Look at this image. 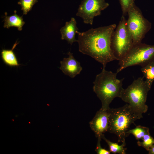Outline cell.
Here are the masks:
<instances>
[{
  "mask_svg": "<svg viewBox=\"0 0 154 154\" xmlns=\"http://www.w3.org/2000/svg\"><path fill=\"white\" fill-rule=\"evenodd\" d=\"M116 27L115 24L92 28L77 33L79 51L89 56L101 64L103 68L113 60H118L111 47L113 33Z\"/></svg>",
  "mask_w": 154,
  "mask_h": 154,
  "instance_id": "obj_1",
  "label": "cell"
},
{
  "mask_svg": "<svg viewBox=\"0 0 154 154\" xmlns=\"http://www.w3.org/2000/svg\"><path fill=\"white\" fill-rule=\"evenodd\" d=\"M117 73H113L103 68L101 72L97 75L93 83L94 92L102 103L101 109L107 110L109 105L114 98H120L124 78L119 79L117 78Z\"/></svg>",
  "mask_w": 154,
  "mask_h": 154,
  "instance_id": "obj_2",
  "label": "cell"
},
{
  "mask_svg": "<svg viewBox=\"0 0 154 154\" xmlns=\"http://www.w3.org/2000/svg\"><path fill=\"white\" fill-rule=\"evenodd\" d=\"M144 79L143 76L134 80L127 88L123 89L120 97L128 103L131 112L138 119L143 117V114L148 109L146 102L148 93L151 88Z\"/></svg>",
  "mask_w": 154,
  "mask_h": 154,
  "instance_id": "obj_3",
  "label": "cell"
},
{
  "mask_svg": "<svg viewBox=\"0 0 154 154\" xmlns=\"http://www.w3.org/2000/svg\"><path fill=\"white\" fill-rule=\"evenodd\" d=\"M108 131L116 135L118 142H125V138L129 135L128 131L131 124L137 119L132 113L128 104L116 108H109Z\"/></svg>",
  "mask_w": 154,
  "mask_h": 154,
  "instance_id": "obj_4",
  "label": "cell"
},
{
  "mask_svg": "<svg viewBox=\"0 0 154 154\" xmlns=\"http://www.w3.org/2000/svg\"><path fill=\"white\" fill-rule=\"evenodd\" d=\"M154 60V45L141 42L134 45L127 53L119 60V67L116 71L119 72L132 66H141Z\"/></svg>",
  "mask_w": 154,
  "mask_h": 154,
  "instance_id": "obj_5",
  "label": "cell"
},
{
  "mask_svg": "<svg viewBox=\"0 0 154 154\" xmlns=\"http://www.w3.org/2000/svg\"><path fill=\"white\" fill-rule=\"evenodd\" d=\"M127 20L122 15L112 36L111 47L115 57L119 60L134 45L132 38L127 28Z\"/></svg>",
  "mask_w": 154,
  "mask_h": 154,
  "instance_id": "obj_6",
  "label": "cell"
},
{
  "mask_svg": "<svg viewBox=\"0 0 154 154\" xmlns=\"http://www.w3.org/2000/svg\"><path fill=\"white\" fill-rule=\"evenodd\" d=\"M127 28L132 38L134 45L141 42L150 28V23L143 16L140 9L133 3L128 9Z\"/></svg>",
  "mask_w": 154,
  "mask_h": 154,
  "instance_id": "obj_7",
  "label": "cell"
},
{
  "mask_svg": "<svg viewBox=\"0 0 154 154\" xmlns=\"http://www.w3.org/2000/svg\"><path fill=\"white\" fill-rule=\"evenodd\" d=\"M109 5L105 0H82L76 15L81 17L84 23L92 25L94 17L100 15L101 11Z\"/></svg>",
  "mask_w": 154,
  "mask_h": 154,
  "instance_id": "obj_8",
  "label": "cell"
},
{
  "mask_svg": "<svg viewBox=\"0 0 154 154\" xmlns=\"http://www.w3.org/2000/svg\"><path fill=\"white\" fill-rule=\"evenodd\" d=\"M109 114L107 110L100 109L89 123L92 130L97 137L107 131L108 128Z\"/></svg>",
  "mask_w": 154,
  "mask_h": 154,
  "instance_id": "obj_9",
  "label": "cell"
},
{
  "mask_svg": "<svg viewBox=\"0 0 154 154\" xmlns=\"http://www.w3.org/2000/svg\"><path fill=\"white\" fill-rule=\"evenodd\" d=\"M68 54V57L64 58L60 62L59 68L65 75L73 78L80 74L82 68L80 62L75 59L72 53L69 52Z\"/></svg>",
  "mask_w": 154,
  "mask_h": 154,
  "instance_id": "obj_10",
  "label": "cell"
},
{
  "mask_svg": "<svg viewBox=\"0 0 154 154\" xmlns=\"http://www.w3.org/2000/svg\"><path fill=\"white\" fill-rule=\"evenodd\" d=\"M75 19L72 17L70 21L66 22L65 25L60 29L61 39L65 40L68 43L72 45L75 42H78L75 38V35L78 32Z\"/></svg>",
  "mask_w": 154,
  "mask_h": 154,
  "instance_id": "obj_11",
  "label": "cell"
},
{
  "mask_svg": "<svg viewBox=\"0 0 154 154\" xmlns=\"http://www.w3.org/2000/svg\"><path fill=\"white\" fill-rule=\"evenodd\" d=\"M14 14L10 16H8L7 13L5 12L4 17V22L3 27L9 29L11 27H15L17 28L18 30L21 31L23 27L25 24L23 17L20 16L16 14V11H14Z\"/></svg>",
  "mask_w": 154,
  "mask_h": 154,
  "instance_id": "obj_12",
  "label": "cell"
},
{
  "mask_svg": "<svg viewBox=\"0 0 154 154\" xmlns=\"http://www.w3.org/2000/svg\"><path fill=\"white\" fill-rule=\"evenodd\" d=\"M18 44L16 41L11 49H3L1 52V58L4 63L10 67L20 66L17 59L13 50Z\"/></svg>",
  "mask_w": 154,
  "mask_h": 154,
  "instance_id": "obj_13",
  "label": "cell"
},
{
  "mask_svg": "<svg viewBox=\"0 0 154 154\" xmlns=\"http://www.w3.org/2000/svg\"><path fill=\"white\" fill-rule=\"evenodd\" d=\"M141 70L146 83L151 88L154 81V60L142 66Z\"/></svg>",
  "mask_w": 154,
  "mask_h": 154,
  "instance_id": "obj_14",
  "label": "cell"
},
{
  "mask_svg": "<svg viewBox=\"0 0 154 154\" xmlns=\"http://www.w3.org/2000/svg\"><path fill=\"white\" fill-rule=\"evenodd\" d=\"M101 137L104 140L108 145L110 152L114 154H126V148H125L126 145L125 142L122 143L121 145H119L117 143L113 142L106 139L103 134L101 135Z\"/></svg>",
  "mask_w": 154,
  "mask_h": 154,
  "instance_id": "obj_15",
  "label": "cell"
},
{
  "mask_svg": "<svg viewBox=\"0 0 154 154\" xmlns=\"http://www.w3.org/2000/svg\"><path fill=\"white\" fill-rule=\"evenodd\" d=\"M149 133V129L148 127L140 125L137 126L133 129H129L128 131L129 135L132 134L138 141L142 139L145 135Z\"/></svg>",
  "mask_w": 154,
  "mask_h": 154,
  "instance_id": "obj_16",
  "label": "cell"
},
{
  "mask_svg": "<svg viewBox=\"0 0 154 154\" xmlns=\"http://www.w3.org/2000/svg\"><path fill=\"white\" fill-rule=\"evenodd\" d=\"M38 0H19L18 4L21 7L23 15H26L32 9Z\"/></svg>",
  "mask_w": 154,
  "mask_h": 154,
  "instance_id": "obj_17",
  "label": "cell"
},
{
  "mask_svg": "<svg viewBox=\"0 0 154 154\" xmlns=\"http://www.w3.org/2000/svg\"><path fill=\"white\" fill-rule=\"evenodd\" d=\"M142 139V141L141 142L138 141L137 145L139 146L143 147L147 151L154 144V139L150 135L149 133L145 135Z\"/></svg>",
  "mask_w": 154,
  "mask_h": 154,
  "instance_id": "obj_18",
  "label": "cell"
},
{
  "mask_svg": "<svg viewBox=\"0 0 154 154\" xmlns=\"http://www.w3.org/2000/svg\"><path fill=\"white\" fill-rule=\"evenodd\" d=\"M135 0H119L121 7L123 15L127 14L128 10L131 6L135 3Z\"/></svg>",
  "mask_w": 154,
  "mask_h": 154,
  "instance_id": "obj_19",
  "label": "cell"
},
{
  "mask_svg": "<svg viewBox=\"0 0 154 154\" xmlns=\"http://www.w3.org/2000/svg\"><path fill=\"white\" fill-rule=\"evenodd\" d=\"M101 137H98V141L95 151L98 154H110V151L106 150L102 148L101 145Z\"/></svg>",
  "mask_w": 154,
  "mask_h": 154,
  "instance_id": "obj_20",
  "label": "cell"
},
{
  "mask_svg": "<svg viewBox=\"0 0 154 154\" xmlns=\"http://www.w3.org/2000/svg\"><path fill=\"white\" fill-rule=\"evenodd\" d=\"M148 151L149 154H154V144Z\"/></svg>",
  "mask_w": 154,
  "mask_h": 154,
  "instance_id": "obj_21",
  "label": "cell"
}]
</instances>
